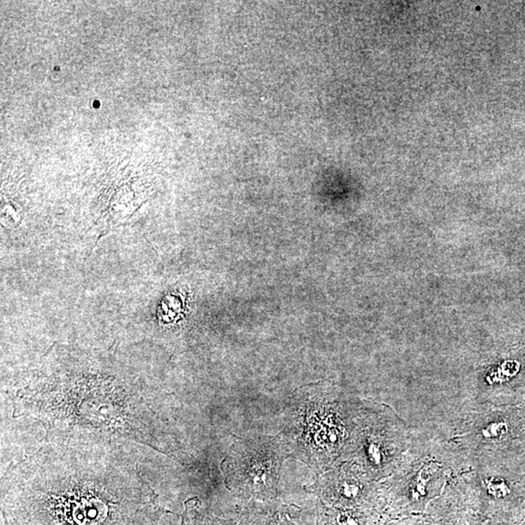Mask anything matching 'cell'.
<instances>
[{
	"instance_id": "cell-5",
	"label": "cell",
	"mask_w": 525,
	"mask_h": 525,
	"mask_svg": "<svg viewBox=\"0 0 525 525\" xmlns=\"http://www.w3.org/2000/svg\"><path fill=\"white\" fill-rule=\"evenodd\" d=\"M432 471L430 466H426L420 470L418 473V477L415 478V483L413 485L412 494L413 497L418 499L420 496H424L426 494V485L431 478Z\"/></svg>"
},
{
	"instance_id": "cell-2",
	"label": "cell",
	"mask_w": 525,
	"mask_h": 525,
	"mask_svg": "<svg viewBox=\"0 0 525 525\" xmlns=\"http://www.w3.org/2000/svg\"><path fill=\"white\" fill-rule=\"evenodd\" d=\"M19 412L44 424L51 440L84 439L116 443L134 440L161 444L162 416L151 392L125 382L54 380L20 391Z\"/></svg>"
},
{
	"instance_id": "cell-7",
	"label": "cell",
	"mask_w": 525,
	"mask_h": 525,
	"mask_svg": "<svg viewBox=\"0 0 525 525\" xmlns=\"http://www.w3.org/2000/svg\"><path fill=\"white\" fill-rule=\"evenodd\" d=\"M508 430V424L504 421H498V423L488 424L485 428L483 429L482 434L485 438L496 439L505 436Z\"/></svg>"
},
{
	"instance_id": "cell-9",
	"label": "cell",
	"mask_w": 525,
	"mask_h": 525,
	"mask_svg": "<svg viewBox=\"0 0 525 525\" xmlns=\"http://www.w3.org/2000/svg\"><path fill=\"white\" fill-rule=\"evenodd\" d=\"M368 452L372 462L379 464V463L382 461V454H380L379 444L372 442V443L369 444Z\"/></svg>"
},
{
	"instance_id": "cell-3",
	"label": "cell",
	"mask_w": 525,
	"mask_h": 525,
	"mask_svg": "<svg viewBox=\"0 0 525 525\" xmlns=\"http://www.w3.org/2000/svg\"><path fill=\"white\" fill-rule=\"evenodd\" d=\"M244 519L247 525H309L302 509L273 503L249 507Z\"/></svg>"
},
{
	"instance_id": "cell-1",
	"label": "cell",
	"mask_w": 525,
	"mask_h": 525,
	"mask_svg": "<svg viewBox=\"0 0 525 525\" xmlns=\"http://www.w3.org/2000/svg\"><path fill=\"white\" fill-rule=\"evenodd\" d=\"M2 525H158L156 494L111 442L56 439L7 473Z\"/></svg>"
},
{
	"instance_id": "cell-8",
	"label": "cell",
	"mask_w": 525,
	"mask_h": 525,
	"mask_svg": "<svg viewBox=\"0 0 525 525\" xmlns=\"http://www.w3.org/2000/svg\"><path fill=\"white\" fill-rule=\"evenodd\" d=\"M341 495L346 499H354L360 493L358 485L351 483H343L340 490Z\"/></svg>"
},
{
	"instance_id": "cell-4",
	"label": "cell",
	"mask_w": 525,
	"mask_h": 525,
	"mask_svg": "<svg viewBox=\"0 0 525 525\" xmlns=\"http://www.w3.org/2000/svg\"><path fill=\"white\" fill-rule=\"evenodd\" d=\"M184 525H237L235 522L208 516L203 512L193 511L188 508L186 512Z\"/></svg>"
},
{
	"instance_id": "cell-6",
	"label": "cell",
	"mask_w": 525,
	"mask_h": 525,
	"mask_svg": "<svg viewBox=\"0 0 525 525\" xmlns=\"http://www.w3.org/2000/svg\"><path fill=\"white\" fill-rule=\"evenodd\" d=\"M485 485L488 492L496 498H503L509 493V488L505 480L498 478L486 480Z\"/></svg>"
}]
</instances>
